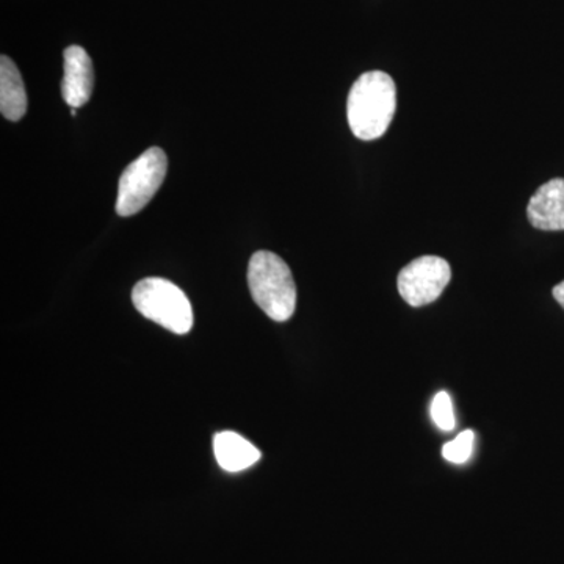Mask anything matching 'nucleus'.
<instances>
[{
    "label": "nucleus",
    "mask_w": 564,
    "mask_h": 564,
    "mask_svg": "<svg viewBox=\"0 0 564 564\" xmlns=\"http://www.w3.org/2000/svg\"><path fill=\"white\" fill-rule=\"evenodd\" d=\"M475 434L470 430H466L455 437L452 443L445 444L443 447V456L447 462L454 464H463L469 462L474 451Z\"/></svg>",
    "instance_id": "obj_10"
},
{
    "label": "nucleus",
    "mask_w": 564,
    "mask_h": 564,
    "mask_svg": "<svg viewBox=\"0 0 564 564\" xmlns=\"http://www.w3.org/2000/svg\"><path fill=\"white\" fill-rule=\"evenodd\" d=\"M65 76L62 80V96L70 109H80L90 101L95 88V69L87 51L80 46L66 47Z\"/></svg>",
    "instance_id": "obj_6"
},
{
    "label": "nucleus",
    "mask_w": 564,
    "mask_h": 564,
    "mask_svg": "<svg viewBox=\"0 0 564 564\" xmlns=\"http://www.w3.org/2000/svg\"><path fill=\"white\" fill-rule=\"evenodd\" d=\"M451 280L452 269L445 259L422 256L404 267L397 284L404 302L413 307H422L436 302Z\"/></svg>",
    "instance_id": "obj_5"
},
{
    "label": "nucleus",
    "mask_w": 564,
    "mask_h": 564,
    "mask_svg": "<svg viewBox=\"0 0 564 564\" xmlns=\"http://www.w3.org/2000/svg\"><path fill=\"white\" fill-rule=\"evenodd\" d=\"M214 452L221 469L228 473H242L261 459V452L250 441L232 432L215 436Z\"/></svg>",
    "instance_id": "obj_9"
},
{
    "label": "nucleus",
    "mask_w": 564,
    "mask_h": 564,
    "mask_svg": "<svg viewBox=\"0 0 564 564\" xmlns=\"http://www.w3.org/2000/svg\"><path fill=\"white\" fill-rule=\"evenodd\" d=\"M433 422L444 432H452L455 429L454 404L447 392H440L432 403Z\"/></svg>",
    "instance_id": "obj_11"
},
{
    "label": "nucleus",
    "mask_w": 564,
    "mask_h": 564,
    "mask_svg": "<svg viewBox=\"0 0 564 564\" xmlns=\"http://www.w3.org/2000/svg\"><path fill=\"white\" fill-rule=\"evenodd\" d=\"M252 300L274 322H288L295 313L296 285L291 269L270 251L252 254L248 265Z\"/></svg>",
    "instance_id": "obj_2"
},
{
    "label": "nucleus",
    "mask_w": 564,
    "mask_h": 564,
    "mask_svg": "<svg viewBox=\"0 0 564 564\" xmlns=\"http://www.w3.org/2000/svg\"><path fill=\"white\" fill-rule=\"evenodd\" d=\"M169 170L161 148H150L122 172L118 182L117 212L121 217L139 214L154 198Z\"/></svg>",
    "instance_id": "obj_4"
},
{
    "label": "nucleus",
    "mask_w": 564,
    "mask_h": 564,
    "mask_svg": "<svg viewBox=\"0 0 564 564\" xmlns=\"http://www.w3.org/2000/svg\"><path fill=\"white\" fill-rule=\"evenodd\" d=\"M527 215L541 231H564V180L541 185L530 199Z\"/></svg>",
    "instance_id": "obj_7"
},
{
    "label": "nucleus",
    "mask_w": 564,
    "mask_h": 564,
    "mask_svg": "<svg viewBox=\"0 0 564 564\" xmlns=\"http://www.w3.org/2000/svg\"><path fill=\"white\" fill-rule=\"evenodd\" d=\"M554 299L560 303V306L564 310V281L560 282L558 285L554 288Z\"/></svg>",
    "instance_id": "obj_12"
},
{
    "label": "nucleus",
    "mask_w": 564,
    "mask_h": 564,
    "mask_svg": "<svg viewBox=\"0 0 564 564\" xmlns=\"http://www.w3.org/2000/svg\"><path fill=\"white\" fill-rule=\"evenodd\" d=\"M0 111L9 121H20L28 111V93L20 69L7 55L0 58Z\"/></svg>",
    "instance_id": "obj_8"
},
{
    "label": "nucleus",
    "mask_w": 564,
    "mask_h": 564,
    "mask_svg": "<svg viewBox=\"0 0 564 564\" xmlns=\"http://www.w3.org/2000/svg\"><path fill=\"white\" fill-rule=\"evenodd\" d=\"M397 110V87L383 70L362 74L348 95L347 117L359 140L380 139L388 131Z\"/></svg>",
    "instance_id": "obj_1"
},
{
    "label": "nucleus",
    "mask_w": 564,
    "mask_h": 564,
    "mask_svg": "<svg viewBox=\"0 0 564 564\" xmlns=\"http://www.w3.org/2000/svg\"><path fill=\"white\" fill-rule=\"evenodd\" d=\"M132 302L143 317L174 334H187L193 326V310L187 295L173 282L148 278L133 288Z\"/></svg>",
    "instance_id": "obj_3"
}]
</instances>
